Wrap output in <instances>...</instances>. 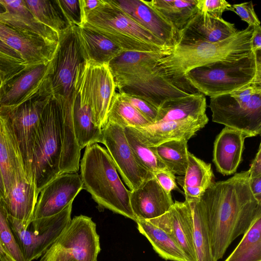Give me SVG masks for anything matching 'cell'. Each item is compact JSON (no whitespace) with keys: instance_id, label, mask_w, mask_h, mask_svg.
Wrapping results in <instances>:
<instances>
[{"instance_id":"681fc988","label":"cell","mask_w":261,"mask_h":261,"mask_svg":"<svg viewBox=\"0 0 261 261\" xmlns=\"http://www.w3.org/2000/svg\"><path fill=\"white\" fill-rule=\"evenodd\" d=\"M82 13L94 10L104 3V0H80Z\"/></svg>"},{"instance_id":"f35d334b","label":"cell","mask_w":261,"mask_h":261,"mask_svg":"<svg viewBox=\"0 0 261 261\" xmlns=\"http://www.w3.org/2000/svg\"><path fill=\"white\" fill-rule=\"evenodd\" d=\"M5 204L0 201V242L13 261H25L11 229Z\"/></svg>"},{"instance_id":"e575fe53","label":"cell","mask_w":261,"mask_h":261,"mask_svg":"<svg viewBox=\"0 0 261 261\" xmlns=\"http://www.w3.org/2000/svg\"><path fill=\"white\" fill-rule=\"evenodd\" d=\"M188 141L185 139L172 140L152 147L168 170L174 174L184 176L188 163Z\"/></svg>"},{"instance_id":"11a10c76","label":"cell","mask_w":261,"mask_h":261,"mask_svg":"<svg viewBox=\"0 0 261 261\" xmlns=\"http://www.w3.org/2000/svg\"><path fill=\"white\" fill-rule=\"evenodd\" d=\"M2 80H1V79L0 77V88H1V86H2Z\"/></svg>"},{"instance_id":"6da1fadb","label":"cell","mask_w":261,"mask_h":261,"mask_svg":"<svg viewBox=\"0 0 261 261\" xmlns=\"http://www.w3.org/2000/svg\"><path fill=\"white\" fill-rule=\"evenodd\" d=\"M249 181L248 170L236 173L226 180L213 182L194 200L205 217L216 261L223 257L231 243L261 215V202L252 193Z\"/></svg>"},{"instance_id":"9c48e42d","label":"cell","mask_w":261,"mask_h":261,"mask_svg":"<svg viewBox=\"0 0 261 261\" xmlns=\"http://www.w3.org/2000/svg\"><path fill=\"white\" fill-rule=\"evenodd\" d=\"M116 91V85L108 64L85 60L78 67L74 93L91 110L92 121L102 129L107 123L108 113Z\"/></svg>"},{"instance_id":"7402d4cb","label":"cell","mask_w":261,"mask_h":261,"mask_svg":"<svg viewBox=\"0 0 261 261\" xmlns=\"http://www.w3.org/2000/svg\"><path fill=\"white\" fill-rule=\"evenodd\" d=\"M129 201L136 221L160 217L174 203L171 194L162 188L154 176L130 191Z\"/></svg>"},{"instance_id":"ba28073f","label":"cell","mask_w":261,"mask_h":261,"mask_svg":"<svg viewBox=\"0 0 261 261\" xmlns=\"http://www.w3.org/2000/svg\"><path fill=\"white\" fill-rule=\"evenodd\" d=\"M85 60L76 26L71 25L60 35L47 76L52 95L61 107L72 105L77 69Z\"/></svg>"},{"instance_id":"44dd1931","label":"cell","mask_w":261,"mask_h":261,"mask_svg":"<svg viewBox=\"0 0 261 261\" xmlns=\"http://www.w3.org/2000/svg\"><path fill=\"white\" fill-rule=\"evenodd\" d=\"M141 27L172 48L177 32L174 26L143 0H109Z\"/></svg>"},{"instance_id":"d590c367","label":"cell","mask_w":261,"mask_h":261,"mask_svg":"<svg viewBox=\"0 0 261 261\" xmlns=\"http://www.w3.org/2000/svg\"><path fill=\"white\" fill-rule=\"evenodd\" d=\"M224 261H261V215L253 221L239 244Z\"/></svg>"},{"instance_id":"7a4b0ae2","label":"cell","mask_w":261,"mask_h":261,"mask_svg":"<svg viewBox=\"0 0 261 261\" xmlns=\"http://www.w3.org/2000/svg\"><path fill=\"white\" fill-rule=\"evenodd\" d=\"M252 32L253 28L248 26L219 42L176 45L168 55L159 60L158 64L173 83L187 89L190 86L185 81L184 76L189 71L211 63L234 61L250 55Z\"/></svg>"},{"instance_id":"5b68a950","label":"cell","mask_w":261,"mask_h":261,"mask_svg":"<svg viewBox=\"0 0 261 261\" xmlns=\"http://www.w3.org/2000/svg\"><path fill=\"white\" fill-rule=\"evenodd\" d=\"M186 82L205 96L226 94L253 82L261 83L260 51L234 61H219L196 67Z\"/></svg>"},{"instance_id":"bcb514c9","label":"cell","mask_w":261,"mask_h":261,"mask_svg":"<svg viewBox=\"0 0 261 261\" xmlns=\"http://www.w3.org/2000/svg\"><path fill=\"white\" fill-rule=\"evenodd\" d=\"M261 144H259L258 151L253 160L250 169L248 170L249 178L261 176Z\"/></svg>"},{"instance_id":"60d3db41","label":"cell","mask_w":261,"mask_h":261,"mask_svg":"<svg viewBox=\"0 0 261 261\" xmlns=\"http://www.w3.org/2000/svg\"><path fill=\"white\" fill-rule=\"evenodd\" d=\"M232 5L225 0H197V10L218 18H222L223 12L231 11Z\"/></svg>"},{"instance_id":"4316f807","label":"cell","mask_w":261,"mask_h":261,"mask_svg":"<svg viewBox=\"0 0 261 261\" xmlns=\"http://www.w3.org/2000/svg\"><path fill=\"white\" fill-rule=\"evenodd\" d=\"M86 60L108 64L123 51L101 34L86 27L76 26Z\"/></svg>"},{"instance_id":"ab89813d","label":"cell","mask_w":261,"mask_h":261,"mask_svg":"<svg viewBox=\"0 0 261 261\" xmlns=\"http://www.w3.org/2000/svg\"><path fill=\"white\" fill-rule=\"evenodd\" d=\"M58 2L70 24L82 27L83 18L80 0H58Z\"/></svg>"},{"instance_id":"d6a6232c","label":"cell","mask_w":261,"mask_h":261,"mask_svg":"<svg viewBox=\"0 0 261 261\" xmlns=\"http://www.w3.org/2000/svg\"><path fill=\"white\" fill-rule=\"evenodd\" d=\"M145 2L175 28L177 33L197 10V0H152Z\"/></svg>"},{"instance_id":"f6af8a7d","label":"cell","mask_w":261,"mask_h":261,"mask_svg":"<svg viewBox=\"0 0 261 261\" xmlns=\"http://www.w3.org/2000/svg\"><path fill=\"white\" fill-rule=\"evenodd\" d=\"M0 58L7 61L24 65V61L20 55L6 45L1 39Z\"/></svg>"},{"instance_id":"7c38bea8","label":"cell","mask_w":261,"mask_h":261,"mask_svg":"<svg viewBox=\"0 0 261 261\" xmlns=\"http://www.w3.org/2000/svg\"><path fill=\"white\" fill-rule=\"evenodd\" d=\"M102 144L110 155L117 171L130 191L154 177L138 161L129 146L124 128L108 121L102 128Z\"/></svg>"},{"instance_id":"cb8c5ba5","label":"cell","mask_w":261,"mask_h":261,"mask_svg":"<svg viewBox=\"0 0 261 261\" xmlns=\"http://www.w3.org/2000/svg\"><path fill=\"white\" fill-rule=\"evenodd\" d=\"M243 133L225 126L214 144L213 162L217 170L224 175L234 174L242 161L245 139Z\"/></svg>"},{"instance_id":"277c9868","label":"cell","mask_w":261,"mask_h":261,"mask_svg":"<svg viewBox=\"0 0 261 261\" xmlns=\"http://www.w3.org/2000/svg\"><path fill=\"white\" fill-rule=\"evenodd\" d=\"M83 18L82 27L101 34L123 51L169 52L171 49L109 0L83 14Z\"/></svg>"},{"instance_id":"b9f144b4","label":"cell","mask_w":261,"mask_h":261,"mask_svg":"<svg viewBox=\"0 0 261 261\" xmlns=\"http://www.w3.org/2000/svg\"><path fill=\"white\" fill-rule=\"evenodd\" d=\"M122 94L128 102L149 122L152 124L155 123L158 115V109L156 108L142 98L129 94Z\"/></svg>"},{"instance_id":"f907efd6","label":"cell","mask_w":261,"mask_h":261,"mask_svg":"<svg viewBox=\"0 0 261 261\" xmlns=\"http://www.w3.org/2000/svg\"><path fill=\"white\" fill-rule=\"evenodd\" d=\"M0 255L8 261H13L10 255L6 252L0 242Z\"/></svg>"},{"instance_id":"4dcf8cb0","label":"cell","mask_w":261,"mask_h":261,"mask_svg":"<svg viewBox=\"0 0 261 261\" xmlns=\"http://www.w3.org/2000/svg\"><path fill=\"white\" fill-rule=\"evenodd\" d=\"M16 138L8 120L0 115V170L2 176L4 200L13 181L15 166Z\"/></svg>"},{"instance_id":"9a60e30c","label":"cell","mask_w":261,"mask_h":261,"mask_svg":"<svg viewBox=\"0 0 261 261\" xmlns=\"http://www.w3.org/2000/svg\"><path fill=\"white\" fill-rule=\"evenodd\" d=\"M169 52H122L108 64L116 89L164 74L158 61Z\"/></svg>"},{"instance_id":"f1b7e54d","label":"cell","mask_w":261,"mask_h":261,"mask_svg":"<svg viewBox=\"0 0 261 261\" xmlns=\"http://www.w3.org/2000/svg\"><path fill=\"white\" fill-rule=\"evenodd\" d=\"M72 107V117L75 138L82 150L94 143L102 142V129L94 125L89 106L74 93Z\"/></svg>"},{"instance_id":"f546056e","label":"cell","mask_w":261,"mask_h":261,"mask_svg":"<svg viewBox=\"0 0 261 261\" xmlns=\"http://www.w3.org/2000/svg\"><path fill=\"white\" fill-rule=\"evenodd\" d=\"M138 229L162 258L172 261H188L175 240L167 232L147 220H137Z\"/></svg>"},{"instance_id":"3957f363","label":"cell","mask_w":261,"mask_h":261,"mask_svg":"<svg viewBox=\"0 0 261 261\" xmlns=\"http://www.w3.org/2000/svg\"><path fill=\"white\" fill-rule=\"evenodd\" d=\"M80 169L83 188L99 207L136 221L130 204V191L121 180L107 149L98 143L87 146Z\"/></svg>"},{"instance_id":"816d5d0a","label":"cell","mask_w":261,"mask_h":261,"mask_svg":"<svg viewBox=\"0 0 261 261\" xmlns=\"http://www.w3.org/2000/svg\"><path fill=\"white\" fill-rule=\"evenodd\" d=\"M0 192L1 193V194L3 195V198L4 194V188L3 181V179H2L1 170H0Z\"/></svg>"},{"instance_id":"2e32d148","label":"cell","mask_w":261,"mask_h":261,"mask_svg":"<svg viewBox=\"0 0 261 261\" xmlns=\"http://www.w3.org/2000/svg\"><path fill=\"white\" fill-rule=\"evenodd\" d=\"M83 189L81 175L77 172L59 175L44 187L36 205L31 224L61 212L72 203Z\"/></svg>"},{"instance_id":"ffe728a7","label":"cell","mask_w":261,"mask_h":261,"mask_svg":"<svg viewBox=\"0 0 261 261\" xmlns=\"http://www.w3.org/2000/svg\"><path fill=\"white\" fill-rule=\"evenodd\" d=\"M51 69L47 63L26 66L2 83L0 108L16 106L30 97L42 85Z\"/></svg>"},{"instance_id":"5bb4252c","label":"cell","mask_w":261,"mask_h":261,"mask_svg":"<svg viewBox=\"0 0 261 261\" xmlns=\"http://www.w3.org/2000/svg\"><path fill=\"white\" fill-rule=\"evenodd\" d=\"M72 203L57 214L55 221L38 232L24 228L20 222L8 215L12 231L25 261H33L41 257L58 239L70 222Z\"/></svg>"},{"instance_id":"9f6ffc18","label":"cell","mask_w":261,"mask_h":261,"mask_svg":"<svg viewBox=\"0 0 261 261\" xmlns=\"http://www.w3.org/2000/svg\"><path fill=\"white\" fill-rule=\"evenodd\" d=\"M3 198L0 196V201H2Z\"/></svg>"},{"instance_id":"db71d44e","label":"cell","mask_w":261,"mask_h":261,"mask_svg":"<svg viewBox=\"0 0 261 261\" xmlns=\"http://www.w3.org/2000/svg\"><path fill=\"white\" fill-rule=\"evenodd\" d=\"M0 261H8L5 259H4V258H3L1 255H0Z\"/></svg>"},{"instance_id":"ee69618b","label":"cell","mask_w":261,"mask_h":261,"mask_svg":"<svg viewBox=\"0 0 261 261\" xmlns=\"http://www.w3.org/2000/svg\"><path fill=\"white\" fill-rule=\"evenodd\" d=\"M153 175L162 188L168 193L171 194L173 190L177 188L175 174L169 170H160L154 172Z\"/></svg>"},{"instance_id":"7bdbcfd3","label":"cell","mask_w":261,"mask_h":261,"mask_svg":"<svg viewBox=\"0 0 261 261\" xmlns=\"http://www.w3.org/2000/svg\"><path fill=\"white\" fill-rule=\"evenodd\" d=\"M231 11L234 12L252 28L260 25V21L254 11L252 1L232 5Z\"/></svg>"},{"instance_id":"52a82bcc","label":"cell","mask_w":261,"mask_h":261,"mask_svg":"<svg viewBox=\"0 0 261 261\" xmlns=\"http://www.w3.org/2000/svg\"><path fill=\"white\" fill-rule=\"evenodd\" d=\"M212 121L248 137L261 133V83L253 82L229 93L212 97Z\"/></svg>"},{"instance_id":"8d00e7d4","label":"cell","mask_w":261,"mask_h":261,"mask_svg":"<svg viewBox=\"0 0 261 261\" xmlns=\"http://www.w3.org/2000/svg\"><path fill=\"white\" fill-rule=\"evenodd\" d=\"M191 203L193 218V239L198 261H216L212 255L208 226L204 215L195 201Z\"/></svg>"},{"instance_id":"ac0fdd59","label":"cell","mask_w":261,"mask_h":261,"mask_svg":"<svg viewBox=\"0 0 261 261\" xmlns=\"http://www.w3.org/2000/svg\"><path fill=\"white\" fill-rule=\"evenodd\" d=\"M147 221L171 235L188 261H198L193 239V212L190 202L176 201L164 214Z\"/></svg>"},{"instance_id":"74e56055","label":"cell","mask_w":261,"mask_h":261,"mask_svg":"<svg viewBox=\"0 0 261 261\" xmlns=\"http://www.w3.org/2000/svg\"><path fill=\"white\" fill-rule=\"evenodd\" d=\"M124 133L128 143L130 146L139 163L146 169L153 173L167 168L158 157L152 147L144 144L133 127L124 128Z\"/></svg>"},{"instance_id":"e0dca14e","label":"cell","mask_w":261,"mask_h":261,"mask_svg":"<svg viewBox=\"0 0 261 261\" xmlns=\"http://www.w3.org/2000/svg\"><path fill=\"white\" fill-rule=\"evenodd\" d=\"M0 39L20 55L25 66L50 62L58 46L38 34L1 22Z\"/></svg>"},{"instance_id":"8992f818","label":"cell","mask_w":261,"mask_h":261,"mask_svg":"<svg viewBox=\"0 0 261 261\" xmlns=\"http://www.w3.org/2000/svg\"><path fill=\"white\" fill-rule=\"evenodd\" d=\"M61 119L60 105L52 95L42 113L33 144L31 173L38 190L60 174Z\"/></svg>"},{"instance_id":"f5cc1de1","label":"cell","mask_w":261,"mask_h":261,"mask_svg":"<svg viewBox=\"0 0 261 261\" xmlns=\"http://www.w3.org/2000/svg\"><path fill=\"white\" fill-rule=\"evenodd\" d=\"M6 12V10L4 6L0 2V14H4Z\"/></svg>"},{"instance_id":"603a6c76","label":"cell","mask_w":261,"mask_h":261,"mask_svg":"<svg viewBox=\"0 0 261 261\" xmlns=\"http://www.w3.org/2000/svg\"><path fill=\"white\" fill-rule=\"evenodd\" d=\"M208 122L206 114L198 118L161 121L143 127H133L141 141L154 147L172 140H189Z\"/></svg>"},{"instance_id":"c3c4849f","label":"cell","mask_w":261,"mask_h":261,"mask_svg":"<svg viewBox=\"0 0 261 261\" xmlns=\"http://www.w3.org/2000/svg\"><path fill=\"white\" fill-rule=\"evenodd\" d=\"M249 187L254 197L261 202V176L249 178Z\"/></svg>"},{"instance_id":"4fadbf2b","label":"cell","mask_w":261,"mask_h":261,"mask_svg":"<svg viewBox=\"0 0 261 261\" xmlns=\"http://www.w3.org/2000/svg\"><path fill=\"white\" fill-rule=\"evenodd\" d=\"M38 188L28 174L18 145L15 147L14 179L5 203L8 215L28 229L31 225L37 204Z\"/></svg>"},{"instance_id":"83f0119b","label":"cell","mask_w":261,"mask_h":261,"mask_svg":"<svg viewBox=\"0 0 261 261\" xmlns=\"http://www.w3.org/2000/svg\"><path fill=\"white\" fill-rule=\"evenodd\" d=\"M211 164L188 152V163L181 186L186 201L198 199L213 182Z\"/></svg>"},{"instance_id":"7dc6e473","label":"cell","mask_w":261,"mask_h":261,"mask_svg":"<svg viewBox=\"0 0 261 261\" xmlns=\"http://www.w3.org/2000/svg\"><path fill=\"white\" fill-rule=\"evenodd\" d=\"M250 46L254 54L261 50V27H253L250 41Z\"/></svg>"},{"instance_id":"1f68e13d","label":"cell","mask_w":261,"mask_h":261,"mask_svg":"<svg viewBox=\"0 0 261 261\" xmlns=\"http://www.w3.org/2000/svg\"><path fill=\"white\" fill-rule=\"evenodd\" d=\"M38 21L60 35L71 25L65 16L58 0H23Z\"/></svg>"},{"instance_id":"d4e9b609","label":"cell","mask_w":261,"mask_h":261,"mask_svg":"<svg viewBox=\"0 0 261 261\" xmlns=\"http://www.w3.org/2000/svg\"><path fill=\"white\" fill-rule=\"evenodd\" d=\"M6 12L0 14V22L11 27L38 34L45 39L59 43V34L41 23L34 16L23 0H0Z\"/></svg>"},{"instance_id":"d6986e66","label":"cell","mask_w":261,"mask_h":261,"mask_svg":"<svg viewBox=\"0 0 261 261\" xmlns=\"http://www.w3.org/2000/svg\"><path fill=\"white\" fill-rule=\"evenodd\" d=\"M237 31L234 23L197 9L184 28L177 32L175 45L217 42L232 36Z\"/></svg>"},{"instance_id":"8fae6325","label":"cell","mask_w":261,"mask_h":261,"mask_svg":"<svg viewBox=\"0 0 261 261\" xmlns=\"http://www.w3.org/2000/svg\"><path fill=\"white\" fill-rule=\"evenodd\" d=\"M47 79L37 91L21 103L0 108V115L11 126L28 174L32 179L31 168L34 139L43 110L52 96Z\"/></svg>"},{"instance_id":"30bf717a","label":"cell","mask_w":261,"mask_h":261,"mask_svg":"<svg viewBox=\"0 0 261 261\" xmlns=\"http://www.w3.org/2000/svg\"><path fill=\"white\" fill-rule=\"evenodd\" d=\"M100 251L96 224L81 215L71 220L40 261H97Z\"/></svg>"},{"instance_id":"836d02e7","label":"cell","mask_w":261,"mask_h":261,"mask_svg":"<svg viewBox=\"0 0 261 261\" xmlns=\"http://www.w3.org/2000/svg\"><path fill=\"white\" fill-rule=\"evenodd\" d=\"M107 120L123 128L143 127L152 124L117 90L112 98Z\"/></svg>"},{"instance_id":"484cf974","label":"cell","mask_w":261,"mask_h":261,"mask_svg":"<svg viewBox=\"0 0 261 261\" xmlns=\"http://www.w3.org/2000/svg\"><path fill=\"white\" fill-rule=\"evenodd\" d=\"M206 108L205 95L197 91L164 102L158 109L155 123L198 118L206 115Z\"/></svg>"}]
</instances>
